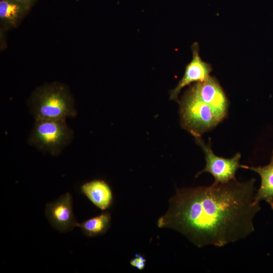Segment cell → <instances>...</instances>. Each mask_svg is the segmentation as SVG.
I'll use <instances>...</instances> for the list:
<instances>
[{
    "instance_id": "obj_7",
    "label": "cell",
    "mask_w": 273,
    "mask_h": 273,
    "mask_svg": "<svg viewBox=\"0 0 273 273\" xmlns=\"http://www.w3.org/2000/svg\"><path fill=\"white\" fill-rule=\"evenodd\" d=\"M186 92L210 104L226 117L229 101L222 87L215 77L210 76L204 81L195 82Z\"/></svg>"
},
{
    "instance_id": "obj_6",
    "label": "cell",
    "mask_w": 273,
    "mask_h": 273,
    "mask_svg": "<svg viewBox=\"0 0 273 273\" xmlns=\"http://www.w3.org/2000/svg\"><path fill=\"white\" fill-rule=\"evenodd\" d=\"M46 217L51 225L59 232L65 233L78 227L73 211V199L69 193L46 204Z\"/></svg>"
},
{
    "instance_id": "obj_5",
    "label": "cell",
    "mask_w": 273,
    "mask_h": 273,
    "mask_svg": "<svg viewBox=\"0 0 273 273\" xmlns=\"http://www.w3.org/2000/svg\"><path fill=\"white\" fill-rule=\"evenodd\" d=\"M197 144L202 149L206 161L204 169L198 172L195 177L204 172L210 173L214 178V183L223 184L236 179V171L240 167L241 155L237 153L233 157L225 158L216 156L212 151L211 141L205 144L201 137L195 138Z\"/></svg>"
},
{
    "instance_id": "obj_13",
    "label": "cell",
    "mask_w": 273,
    "mask_h": 273,
    "mask_svg": "<svg viewBox=\"0 0 273 273\" xmlns=\"http://www.w3.org/2000/svg\"><path fill=\"white\" fill-rule=\"evenodd\" d=\"M129 263L132 266L140 270H142L145 267L146 260L144 256L141 254L136 253Z\"/></svg>"
},
{
    "instance_id": "obj_11",
    "label": "cell",
    "mask_w": 273,
    "mask_h": 273,
    "mask_svg": "<svg viewBox=\"0 0 273 273\" xmlns=\"http://www.w3.org/2000/svg\"><path fill=\"white\" fill-rule=\"evenodd\" d=\"M29 7L17 0H0V21L5 28L16 27Z\"/></svg>"
},
{
    "instance_id": "obj_8",
    "label": "cell",
    "mask_w": 273,
    "mask_h": 273,
    "mask_svg": "<svg viewBox=\"0 0 273 273\" xmlns=\"http://www.w3.org/2000/svg\"><path fill=\"white\" fill-rule=\"evenodd\" d=\"M192 59L186 66L184 74L177 85L170 92V99L178 101L181 89L193 82L202 81L210 76L211 65L204 62L199 55V45L195 42L192 46Z\"/></svg>"
},
{
    "instance_id": "obj_14",
    "label": "cell",
    "mask_w": 273,
    "mask_h": 273,
    "mask_svg": "<svg viewBox=\"0 0 273 273\" xmlns=\"http://www.w3.org/2000/svg\"><path fill=\"white\" fill-rule=\"evenodd\" d=\"M30 7L35 0H17Z\"/></svg>"
},
{
    "instance_id": "obj_12",
    "label": "cell",
    "mask_w": 273,
    "mask_h": 273,
    "mask_svg": "<svg viewBox=\"0 0 273 273\" xmlns=\"http://www.w3.org/2000/svg\"><path fill=\"white\" fill-rule=\"evenodd\" d=\"M111 216L107 211L79 223L78 227L88 237H96L105 234L111 225Z\"/></svg>"
},
{
    "instance_id": "obj_10",
    "label": "cell",
    "mask_w": 273,
    "mask_h": 273,
    "mask_svg": "<svg viewBox=\"0 0 273 273\" xmlns=\"http://www.w3.org/2000/svg\"><path fill=\"white\" fill-rule=\"evenodd\" d=\"M240 167L255 171L260 175L261 184L255 194V201L259 203L264 200L273 210V152L270 161L267 165L254 167L241 165Z\"/></svg>"
},
{
    "instance_id": "obj_1",
    "label": "cell",
    "mask_w": 273,
    "mask_h": 273,
    "mask_svg": "<svg viewBox=\"0 0 273 273\" xmlns=\"http://www.w3.org/2000/svg\"><path fill=\"white\" fill-rule=\"evenodd\" d=\"M255 179H234L209 186L178 189L159 228L176 231L196 246L223 247L255 231L253 219L261 208L255 201Z\"/></svg>"
},
{
    "instance_id": "obj_9",
    "label": "cell",
    "mask_w": 273,
    "mask_h": 273,
    "mask_svg": "<svg viewBox=\"0 0 273 273\" xmlns=\"http://www.w3.org/2000/svg\"><path fill=\"white\" fill-rule=\"evenodd\" d=\"M81 192L97 207L102 210L108 209L113 200L112 191L104 180L96 179L82 184Z\"/></svg>"
},
{
    "instance_id": "obj_4",
    "label": "cell",
    "mask_w": 273,
    "mask_h": 273,
    "mask_svg": "<svg viewBox=\"0 0 273 273\" xmlns=\"http://www.w3.org/2000/svg\"><path fill=\"white\" fill-rule=\"evenodd\" d=\"M73 138L66 120H35L27 142L41 151L58 156Z\"/></svg>"
},
{
    "instance_id": "obj_2",
    "label": "cell",
    "mask_w": 273,
    "mask_h": 273,
    "mask_svg": "<svg viewBox=\"0 0 273 273\" xmlns=\"http://www.w3.org/2000/svg\"><path fill=\"white\" fill-rule=\"evenodd\" d=\"M28 106L35 120H66L77 115L69 88L60 82L37 87L30 97Z\"/></svg>"
},
{
    "instance_id": "obj_3",
    "label": "cell",
    "mask_w": 273,
    "mask_h": 273,
    "mask_svg": "<svg viewBox=\"0 0 273 273\" xmlns=\"http://www.w3.org/2000/svg\"><path fill=\"white\" fill-rule=\"evenodd\" d=\"M179 104L181 125L195 138L201 137L225 118L210 104L187 92Z\"/></svg>"
}]
</instances>
